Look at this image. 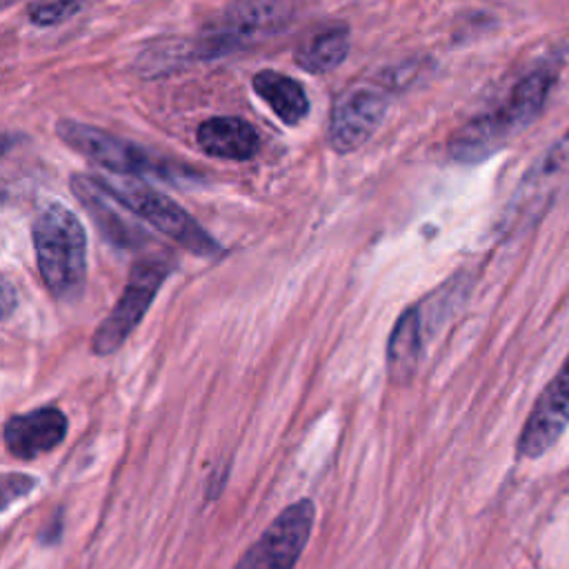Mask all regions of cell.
<instances>
[{"mask_svg": "<svg viewBox=\"0 0 569 569\" xmlns=\"http://www.w3.org/2000/svg\"><path fill=\"white\" fill-rule=\"evenodd\" d=\"M80 9H82V0H47L31 7L29 18L38 27H51L76 16Z\"/></svg>", "mask_w": 569, "mask_h": 569, "instance_id": "17", "label": "cell"}, {"mask_svg": "<svg viewBox=\"0 0 569 569\" xmlns=\"http://www.w3.org/2000/svg\"><path fill=\"white\" fill-rule=\"evenodd\" d=\"M198 147L213 158L251 160L260 149V136L242 118L216 116L204 120L196 133Z\"/></svg>", "mask_w": 569, "mask_h": 569, "instance_id": "13", "label": "cell"}, {"mask_svg": "<svg viewBox=\"0 0 569 569\" xmlns=\"http://www.w3.org/2000/svg\"><path fill=\"white\" fill-rule=\"evenodd\" d=\"M389 98L376 87H353L345 91L331 109L329 142L336 151L349 153L362 147L387 113Z\"/></svg>", "mask_w": 569, "mask_h": 569, "instance_id": "10", "label": "cell"}, {"mask_svg": "<svg viewBox=\"0 0 569 569\" xmlns=\"http://www.w3.org/2000/svg\"><path fill=\"white\" fill-rule=\"evenodd\" d=\"M316 507L302 498L280 511L233 569H293L313 529Z\"/></svg>", "mask_w": 569, "mask_h": 569, "instance_id": "8", "label": "cell"}, {"mask_svg": "<svg viewBox=\"0 0 569 569\" xmlns=\"http://www.w3.org/2000/svg\"><path fill=\"white\" fill-rule=\"evenodd\" d=\"M4 293H2V300H4V305H2V309H4V316H9L11 313V298H13V289H11V284H9V280H4Z\"/></svg>", "mask_w": 569, "mask_h": 569, "instance_id": "19", "label": "cell"}, {"mask_svg": "<svg viewBox=\"0 0 569 569\" xmlns=\"http://www.w3.org/2000/svg\"><path fill=\"white\" fill-rule=\"evenodd\" d=\"M67 416L58 407H38L4 422V447L13 458L31 460L53 451L67 436Z\"/></svg>", "mask_w": 569, "mask_h": 569, "instance_id": "11", "label": "cell"}, {"mask_svg": "<svg viewBox=\"0 0 569 569\" xmlns=\"http://www.w3.org/2000/svg\"><path fill=\"white\" fill-rule=\"evenodd\" d=\"M71 187L84 209L93 216L98 229L111 242L120 247H138L142 242L144 233H140V229L120 213V202L107 189H102L93 176H73Z\"/></svg>", "mask_w": 569, "mask_h": 569, "instance_id": "12", "label": "cell"}, {"mask_svg": "<svg viewBox=\"0 0 569 569\" xmlns=\"http://www.w3.org/2000/svg\"><path fill=\"white\" fill-rule=\"evenodd\" d=\"M569 427V358L547 382L522 425L516 451L520 458L545 456Z\"/></svg>", "mask_w": 569, "mask_h": 569, "instance_id": "9", "label": "cell"}, {"mask_svg": "<svg viewBox=\"0 0 569 569\" xmlns=\"http://www.w3.org/2000/svg\"><path fill=\"white\" fill-rule=\"evenodd\" d=\"M256 93L271 107L284 124H298L309 111V98L302 84L284 73L264 69L253 76Z\"/></svg>", "mask_w": 569, "mask_h": 569, "instance_id": "15", "label": "cell"}, {"mask_svg": "<svg viewBox=\"0 0 569 569\" xmlns=\"http://www.w3.org/2000/svg\"><path fill=\"white\" fill-rule=\"evenodd\" d=\"M298 13V0H233L193 42V58H218L256 47L284 31Z\"/></svg>", "mask_w": 569, "mask_h": 569, "instance_id": "3", "label": "cell"}, {"mask_svg": "<svg viewBox=\"0 0 569 569\" xmlns=\"http://www.w3.org/2000/svg\"><path fill=\"white\" fill-rule=\"evenodd\" d=\"M171 269V262L160 256H149L133 262L120 300L93 333V353L109 356L118 351V347L129 338V333L147 313L149 305L153 302L158 289L162 287Z\"/></svg>", "mask_w": 569, "mask_h": 569, "instance_id": "5", "label": "cell"}, {"mask_svg": "<svg viewBox=\"0 0 569 569\" xmlns=\"http://www.w3.org/2000/svg\"><path fill=\"white\" fill-rule=\"evenodd\" d=\"M422 353V325L416 307H407L387 342V373L396 385H405L413 378Z\"/></svg>", "mask_w": 569, "mask_h": 569, "instance_id": "14", "label": "cell"}, {"mask_svg": "<svg viewBox=\"0 0 569 569\" xmlns=\"http://www.w3.org/2000/svg\"><path fill=\"white\" fill-rule=\"evenodd\" d=\"M58 136L78 153L118 176H167V167L144 151L142 147L122 140L109 131L98 127L78 122V120H60Z\"/></svg>", "mask_w": 569, "mask_h": 569, "instance_id": "7", "label": "cell"}, {"mask_svg": "<svg viewBox=\"0 0 569 569\" xmlns=\"http://www.w3.org/2000/svg\"><path fill=\"white\" fill-rule=\"evenodd\" d=\"M569 189V131L558 138L520 178L507 213V229H525L538 222L547 209Z\"/></svg>", "mask_w": 569, "mask_h": 569, "instance_id": "6", "label": "cell"}, {"mask_svg": "<svg viewBox=\"0 0 569 569\" xmlns=\"http://www.w3.org/2000/svg\"><path fill=\"white\" fill-rule=\"evenodd\" d=\"M556 84V73L538 69L516 82L509 96L491 111H485L462 124L449 138V156L456 162H480L522 133L545 109Z\"/></svg>", "mask_w": 569, "mask_h": 569, "instance_id": "1", "label": "cell"}, {"mask_svg": "<svg viewBox=\"0 0 569 569\" xmlns=\"http://www.w3.org/2000/svg\"><path fill=\"white\" fill-rule=\"evenodd\" d=\"M36 485V480L31 476H22V473H7L2 480V509H7L11 505L13 498L24 496L31 491V487Z\"/></svg>", "mask_w": 569, "mask_h": 569, "instance_id": "18", "label": "cell"}, {"mask_svg": "<svg viewBox=\"0 0 569 569\" xmlns=\"http://www.w3.org/2000/svg\"><path fill=\"white\" fill-rule=\"evenodd\" d=\"M349 53V29L345 24H329L309 36L293 53L300 69L309 73H327L345 62Z\"/></svg>", "mask_w": 569, "mask_h": 569, "instance_id": "16", "label": "cell"}, {"mask_svg": "<svg viewBox=\"0 0 569 569\" xmlns=\"http://www.w3.org/2000/svg\"><path fill=\"white\" fill-rule=\"evenodd\" d=\"M93 180L107 189L124 209L149 222L162 236L178 242L182 249L202 256L216 258L222 249L220 244L169 196L151 189L149 184L140 182L131 176H93Z\"/></svg>", "mask_w": 569, "mask_h": 569, "instance_id": "4", "label": "cell"}, {"mask_svg": "<svg viewBox=\"0 0 569 569\" xmlns=\"http://www.w3.org/2000/svg\"><path fill=\"white\" fill-rule=\"evenodd\" d=\"M33 249L49 293L76 300L87 280V236L78 216L60 202L42 207L33 220Z\"/></svg>", "mask_w": 569, "mask_h": 569, "instance_id": "2", "label": "cell"}]
</instances>
